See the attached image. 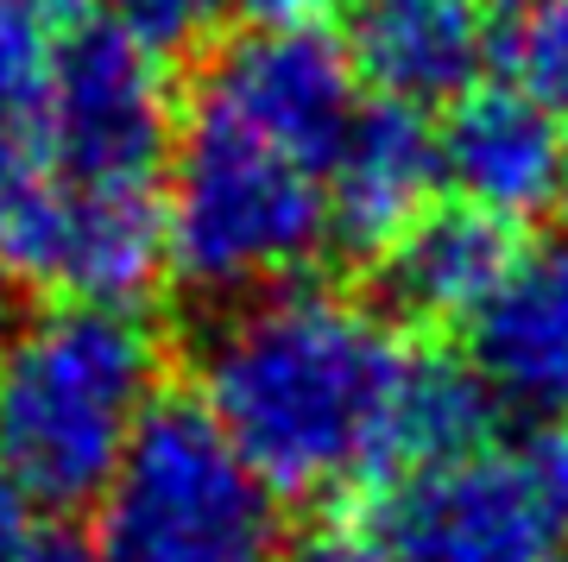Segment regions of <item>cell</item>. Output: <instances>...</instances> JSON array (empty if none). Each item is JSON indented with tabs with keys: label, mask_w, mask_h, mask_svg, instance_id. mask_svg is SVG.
I'll list each match as a JSON object with an SVG mask.
<instances>
[{
	"label": "cell",
	"mask_w": 568,
	"mask_h": 562,
	"mask_svg": "<svg viewBox=\"0 0 568 562\" xmlns=\"http://www.w3.org/2000/svg\"><path fill=\"white\" fill-rule=\"evenodd\" d=\"M462 335V361L480 373L499 411L568 423V234L518 247V260Z\"/></svg>",
	"instance_id": "ba28073f"
},
{
	"label": "cell",
	"mask_w": 568,
	"mask_h": 562,
	"mask_svg": "<svg viewBox=\"0 0 568 562\" xmlns=\"http://www.w3.org/2000/svg\"><path fill=\"white\" fill-rule=\"evenodd\" d=\"M178 108L164 58L108 20H63L51 58V178L164 190Z\"/></svg>",
	"instance_id": "8992f818"
},
{
	"label": "cell",
	"mask_w": 568,
	"mask_h": 562,
	"mask_svg": "<svg viewBox=\"0 0 568 562\" xmlns=\"http://www.w3.org/2000/svg\"><path fill=\"white\" fill-rule=\"evenodd\" d=\"M63 20L58 0H0V215L51 171V58Z\"/></svg>",
	"instance_id": "4fadbf2b"
},
{
	"label": "cell",
	"mask_w": 568,
	"mask_h": 562,
	"mask_svg": "<svg viewBox=\"0 0 568 562\" xmlns=\"http://www.w3.org/2000/svg\"><path fill=\"white\" fill-rule=\"evenodd\" d=\"M0 260L26 284L77 303H133L171 272L164 190L140 183H63L44 171L0 215Z\"/></svg>",
	"instance_id": "52a82bcc"
},
{
	"label": "cell",
	"mask_w": 568,
	"mask_h": 562,
	"mask_svg": "<svg viewBox=\"0 0 568 562\" xmlns=\"http://www.w3.org/2000/svg\"><path fill=\"white\" fill-rule=\"evenodd\" d=\"M410 354L392 310L323 279H284L209 317L196 399L278 500L379 493Z\"/></svg>",
	"instance_id": "7a4b0ae2"
},
{
	"label": "cell",
	"mask_w": 568,
	"mask_h": 562,
	"mask_svg": "<svg viewBox=\"0 0 568 562\" xmlns=\"http://www.w3.org/2000/svg\"><path fill=\"white\" fill-rule=\"evenodd\" d=\"M361 77L328 32H246L203 63L164 164V247L190 298L304 279L328 247V164Z\"/></svg>",
	"instance_id": "6da1fadb"
},
{
	"label": "cell",
	"mask_w": 568,
	"mask_h": 562,
	"mask_svg": "<svg viewBox=\"0 0 568 562\" xmlns=\"http://www.w3.org/2000/svg\"><path fill=\"white\" fill-rule=\"evenodd\" d=\"M0 562H95V543L63 512L26 500L13 481H0Z\"/></svg>",
	"instance_id": "2e32d148"
},
{
	"label": "cell",
	"mask_w": 568,
	"mask_h": 562,
	"mask_svg": "<svg viewBox=\"0 0 568 562\" xmlns=\"http://www.w3.org/2000/svg\"><path fill=\"white\" fill-rule=\"evenodd\" d=\"M95 562H284V500L246 468L203 399H159L108 474Z\"/></svg>",
	"instance_id": "277c9868"
},
{
	"label": "cell",
	"mask_w": 568,
	"mask_h": 562,
	"mask_svg": "<svg viewBox=\"0 0 568 562\" xmlns=\"http://www.w3.org/2000/svg\"><path fill=\"white\" fill-rule=\"evenodd\" d=\"M493 430H499V404L480 385V373L467 361H455V354L417 348L405 367V385H398V404H392L386 486L417 474V468H436V462H455V455L487 449Z\"/></svg>",
	"instance_id": "5bb4252c"
},
{
	"label": "cell",
	"mask_w": 568,
	"mask_h": 562,
	"mask_svg": "<svg viewBox=\"0 0 568 562\" xmlns=\"http://www.w3.org/2000/svg\"><path fill=\"white\" fill-rule=\"evenodd\" d=\"M284 562H386V550L366 538V531H316V538L291 543Z\"/></svg>",
	"instance_id": "d6986e66"
},
{
	"label": "cell",
	"mask_w": 568,
	"mask_h": 562,
	"mask_svg": "<svg viewBox=\"0 0 568 562\" xmlns=\"http://www.w3.org/2000/svg\"><path fill=\"white\" fill-rule=\"evenodd\" d=\"M518 228L474 202H436L405 241L379 260L392 317L429 322V329H467V317L493 298L518 260Z\"/></svg>",
	"instance_id": "7c38bea8"
},
{
	"label": "cell",
	"mask_w": 568,
	"mask_h": 562,
	"mask_svg": "<svg viewBox=\"0 0 568 562\" xmlns=\"http://www.w3.org/2000/svg\"><path fill=\"white\" fill-rule=\"evenodd\" d=\"M556 202H562V215H568V121H562V190H556Z\"/></svg>",
	"instance_id": "44dd1931"
},
{
	"label": "cell",
	"mask_w": 568,
	"mask_h": 562,
	"mask_svg": "<svg viewBox=\"0 0 568 562\" xmlns=\"http://www.w3.org/2000/svg\"><path fill=\"white\" fill-rule=\"evenodd\" d=\"M493 0H354L347 63L379 101L455 108L499 58Z\"/></svg>",
	"instance_id": "9c48e42d"
},
{
	"label": "cell",
	"mask_w": 568,
	"mask_h": 562,
	"mask_svg": "<svg viewBox=\"0 0 568 562\" xmlns=\"http://www.w3.org/2000/svg\"><path fill=\"white\" fill-rule=\"evenodd\" d=\"M260 32H323L335 13H354V0H227Z\"/></svg>",
	"instance_id": "ac0fdd59"
},
{
	"label": "cell",
	"mask_w": 568,
	"mask_h": 562,
	"mask_svg": "<svg viewBox=\"0 0 568 562\" xmlns=\"http://www.w3.org/2000/svg\"><path fill=\"white\" fill-rule=\"evenodd\" d=\"M443 140V183L455 202H474L499 221L537 215L562 190V114L525 82H480L467 89L448 121L436 127Z\"/></svg>",
	"instance_id": "8fae6325"
},
{
	"label": "cell",
	"mask_w": 568,
	"mask_h": 562,
	"mask_svg": "<svg viewBox=\"0 0 568 562\" xmlns=\"http://www.w3.org/2000/svg\"><path fill=\"white\" fill-rule=\"evenodd\" d=\"M443 140L424 108L366 101L328 164V247L347 260H386L436 209Z\"/></svg>",
	"instance_id": "30bf717a"
},
{
	"label": "cell",
	"mask_w": 568,
	"mask_h": 562,
	"mask_svg": "<svg viewBox=\"0 0 568 562\" xmlns=\"http://www.w3.org/2000/svg\"><path fill=\"white\" fill-rule=\"evenodd\" d=\"M386 562H562L568 550V423H530L474 455L417 468L366 505Z\"/></svg>",
	"instance_id": "5b68a950"
},
{
	"label": "cell",
	"mask_w": 568,
	"mask_h": 562,
	"mask_svg": "<svg viewBox=\"0 0 568 562\" xmlns=\"http://www.w3.org/2000/svg\"><path fill=\"white\" fill-rule=\"evenodd\" d=\"M26 317H32V310H26V279L0 260V354H7V342H13V335H20Z\"/></svg>",
	"instance_id": "ffe728a7"
},
{
	"label": "cell",
	"mask_w": 568,
	"mask_h": 562,
	"mask_svg": "<svg viewBox=\"0 0 568 562\" xmlns=\"http://www.w3.org/2000/svg\"><path fill=\"white\" fill-rule=\"evenodd\" d=\"M164 399V335L133 303L58 298L0 354V481L51 512L102 500Z\"/></svg>",
	"instance_id": "3957f363"
},
{
	"label": "cell",
	"mask_w": 568,
	"mask_h": 562,
	"mask_svg": "<svg viewBox=\"0 0 568 562\" xmlns=\"http://www.w3.org/2000/svg\"><path fill=\"white\" fill-rule=\"evenodd\" d=\"M506 58L530 96L568 108V0H525L518 26L506 32Z\"/></svg>",
	"instance_id": "9a60e30c"
},
{
	"label": "cell",
	"mask_w": 568,
	"mask_h": 562,
	"mask_svg": "<svg viewBox=\"0 0 568 562\" xmlns=\"http://www.w3.org/2000/svg\"><path fill=\"white\" fill-rule=\"evenodd\" d=\"M95 20L121 26L126 39H140L145 51H190V44L209 39V26L227 13V0H89Z\"/></svg>",
	"instance_id": "e0dca14e"
}]
</instances>
